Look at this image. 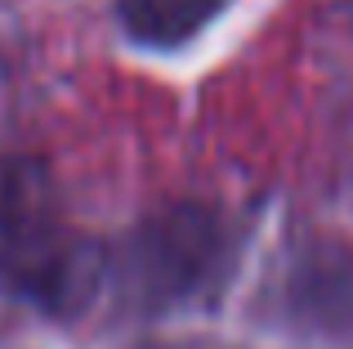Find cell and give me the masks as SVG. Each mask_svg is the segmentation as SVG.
Segmentation results:
<instances>
[{"mask_svg": "<svg viewBox=\"0 0 353 349\" xmlns=\"http://www.w3.org/2000/svg\"><path fill=\"white\" fill-rule=\"evenodd\" d=\"M233 0H121V23L139 45L174 50L215 23Z\"/></svg>", "mask_w": 353, "mask_h": 349, "instance_id": "3", "label": "cell"}, {"mask_svg": "<svg viewBox=\"0 0 353 349\" xmlns=\"http://www.w3.org/2000/svg\"><path fill=\"white\" fill-rule=\"evenodd\" d=\"M0 282L54 314L77 309L94 282L50 170L32 157L0 161Z\"/></svg>", "mask_w": 353, "mask_h": 349, "instance_id": "1", "label": "cell"}, {"mask_svg": "<svg viewBox=\"0 0 353 349\" xmlns=\"http://www.w3.org/2000/svg\"><path fill=\"white\" fill-rule=\"evenodd\" d=\"M224 219L197 201L157 210L121 246V287L139 309H170L188 296H201L228 264Z\"/></svg>", "mask_w": 353, "mask_h": 349, "instance_id": "2", "label": "cell"}]
</instances>
